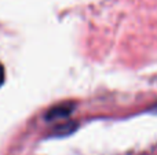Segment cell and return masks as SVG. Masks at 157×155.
Returning a JSON list of instances; mask_svg holds the SVG:
<instances>
[{
    "label": "cell",
    "mask_w": 157,
    "mask_h": 155,
    "mask_svg": "<svg viewBox=\"0 0 157 155\" xmlns=\"http://www.w3.org/2000/svg\"><path fill=\"white\" fill-rule=\"evenodd\" d=\"M75 103L73 102H65V103H59L57 106H54L48 113L46 114V120L48 122L57 120H63V118L69 117L73 113Z\"/></svg>",
    "instance_id": "6da1fadb"
},
{
    "label": "cell",
    "mask_w": 157,
    "mask_h": 155,
    "mask_svg": "<svg viewBox=\"0 0 157 155\" xmlns=\"http://www.w3.org/2000/svg\"><path fill=\"white\" fill-rule=\"evenodd\" d=\"M77 128L76 124L73 122H65L62 124V125H59L54 132V135H59V136H63V135H68V133H72V132L75 131V129Z\"/></svg>",
    "instance_id": "7a4b0ae2"
},
{
    "label": "cell",
    "mask_w": 157,
    "mask_h": 155,
    "mask_svg": "<svg viewBox=\"0 0 157 155\" xmlns=\"http://www.w3.org/2000/svg\"><path fill=\"white\" fill-rule=\"evenodd\" d=\"M4 77H6V73H4V67H3V65L0 63V85L4 82Z\"/></svg>",
    "instance_id": "3957f363"
},
{
    "label": "cell",
    "mask_w": 157,
    "mask_h": 155,
    "mask_svg": "<svg viewBox=\"0 0 157 155\" xmlns=\"http://www.w3.org/2000/svg\"><path fill=\"white\" fill-rule=\"evenodd\" d=\"M152 110H153V111H155V113H157V104H156V106H155V107H153V109H152Z\"/></svg>",
    "instance_id": "277c9868"
}]
</instances>
